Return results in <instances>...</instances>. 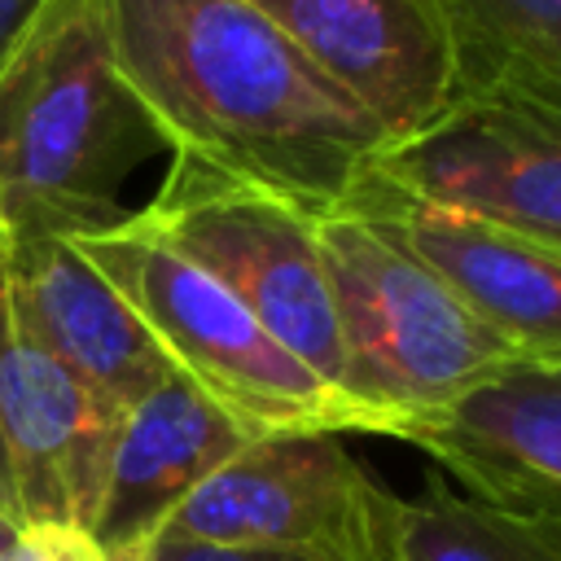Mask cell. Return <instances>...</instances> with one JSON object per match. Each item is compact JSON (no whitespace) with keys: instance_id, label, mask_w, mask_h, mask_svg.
Instances as JSON below:
<instances>
[{"instance_id":"3","label":"cell","mask_w":561,"mask_h":561,"mask_svg":"<svg viewBox=\"0 0 561 561\" xmlns=\"http://www.w3.org/2000/svg\"><path fill=\"white\" fill-rule=\"evenodd\" d=\"M311 228L346 351V394L377 416L381 438H399L491 377L530 364L364 219L329 210Z\"/></svg>"},{"instance_id":"4","label":"cell","mask_w":561,"mask_h":561,"mask_svg":"<svg viewBox=\"0 0 561 561\" xmlns=\"http://www.w3.org/2000/svg\"><path fill=\"white\" fill-rule=\"evenodd\" d=\"M167 153L118 75L105 0H83L0 136V219L92 232L118 224L127 175Z\"/></svg>"},{"instance_id":"15","label":"cell","mask_w":561,"mask_h":561,"mask_svg":"<svg viewBox=\"0 0 561 561\" xmlns=\"http://www.w3.org/2000/svg\"><path fill=\"white\" fill-rule=\"evenodd\" d=\"M373 561H561V543L522 517L456 495L443 473H430L412 500L381 486Z\"/></svg>"},{"instance_id":"8","label":"cell","mask_w":561,"mask_h":561,"mask_svg":"<svg viewBox=\"0 0 561 561\" xmlns=\"http://www.w3.org/2000/svg\"><path fill=\"white\" fill-rule=\"evenodd\" d=\"M425 263L482 324L530 364H561V250L456 206L425 202L377 167L337 206Z\"/></svg>"},{"instance_id":"18","label":"cell","mask_w":561,"mask_h":561,"mask_svg":"<svg viewBox=\"0 0 561 561\" xmlns=\"http://www.w3.org/2000/svg\"><path fill=\"white\" fill-rule=\"evenodd\" d=\"M9 561H105V552L75 526H22Z\"/></svg>"},{"instance_id":"17","label":"cell","mask_w":561,"mask_h":561,"mask_svg":"<svg viewBox=\"0 0 561 561\" xmlns=\"http://www.w3.org/2000/svg\"><path fill=\"white\" fill-rule=\"evenodd\" d=\"M149 561H373V557L333 552V548H219V543L153 535L149 539Z\"/></svg>"},{"instance_id":"20","label":"cell","mask_w":561,"mask_h":561,"mask_svg":"<svg viewBox=\"0 0 561 561\" xmlns=\"http://www.w3.org/2000/svg\"><path fill=\"white\" fill-rule=\"evenodd\" d=\"M18 535H22V526H18V522H9V517L0 513V561H9V552H13Z\"/></svg>"},{"instance_id":"6","label":"cell","mask_w":561,"mask_h":561,"mask_svg":"<svg viewBox=\"0 0 561 561\" xmlns=\"http://www.w3.org/2000/svg\"><path fill=\"white\" fill-rule=\"evenodd\" d=\"M381 482L342 434H263L224 460L158 535L219 548H333L373 557Z\"/></svg>"},{"instance_id":"21","label":"cell","mask_w":561,"mask_h":561,"mask_svg":"<svg viewBox=\"0 0 561 561\" xmlns=\"http://www.w3.org/2000/svg\"><path fill=\"white\" fill-rule=\"evenodd\" d=\"M105 561H149V543H136V548H114V552H105Z\"/></svg>"},{"instance_id":"2","label":"cell","mask_w":561,"mask_h":561,"mask_svg":"<svg viewBox=\"0 0 561 561\" xmlns=\"http://www.w3.org/2000/svg\"><path fill=\"white\" fill-rule=\"evenodd\" d=\"M79 254L127 298L171 368L250 434H381V425L298 364L206 267L184 259L131 210L70 232Z\"/></svg>"},{"instance_id":"11","label":"cell","mask_w":561,"mask_h":561,"mask_svg":"<svg viewBox=\"0 0 561 561\" xmlns=\"http://www.w3.org/2000/svg\"><path fill=\"white\" fill-rule=\"evenodd\" d=\"M0 289L22 337L123 412L175 373L140 316L79 254L70 232L0 219Z\"/></svg>"},{"instance_id":"16","label":"cell","mask_w":561,"mask_h":561,"mask_svg":"<svg viewBox=\"0 0 561 561\" xmlns=\"http://www.w3.org/2000/svg\"><path fill=\"white\" fill-rule=\"evenodd\" d=\"M83 0H0V136Z\"/></svg>"},{"instance_id":"19","label":"cell","mask_w":561,"mask_h":561,"mask_svg":"<svg viewBox=\"0 0 561 561\" xmlns=\"http://www.w3.org/2000/svg\"><path fill=\"white\" fill-rule=\"evenodd\" d=\"M0 513H4L9 522H18V526H22V517H18V495H13V478H9V460H4V447H0Z\"/></svg>"},{"instance_id":"9","label":"cell","mask_w":561,"mask_h":561,"mask_svg":"<svg viewBox=\"0 0 561 561\" xmlns=\"http://www.w3.org/2000/svg\"><path fill=\"white\" fill-rule=\"evenodd\" d=\"M333 79L390 145L460 101V70L434 0H250Z\"/></svg>"},{"instance_id":"13","label":"cell","mask_w":561,"mask_h":561,"mask_svg":"<svg viewBox=\"0 0 561 561\" xmlns=\"http://www.w3.org/2000/svg\"><path fill=\"white\" fill-rule=\"evenodd\" d=\"M250 438L219 403H210L188 377L171 373L140 403L123 412L118 443L92 539L101 552L149 543L167 517Z\"/></svg>"},{"instance_id":"1","label":"cell","mask_w":561,"mask_h":561,"mask_svg":"<svg viewBox=\"0 0 561 561\" xmlns=\"http://www.w3.org/2000/svg\"><path fill=\"white\" fill-rule=\"evenodd\" d=\"M123 83L167 153L329 215L386 131L250 0H105Z\"/></svg>"},{"instance_id":"7","label":"cell","mask_w":561,"mask_h":561,"mask_svg":"<svg viewBox=\"0 0 561 561\" xmlns=\"http://www.w3.org/2000/svg\"><path fill=\"white\" fill-rule=\"evenodd\" d=\"M399 188L561 250V110L522 96H460L373 162Z\"/></svg>"},{"instance_id":"5","label":"cell","mask_w":561,"mask_h":561,"mask_svg":"<svg viewBox=\"0 0 561 561\" xmlns=\"http://www.w3.org/2000/svg\"><path fill=\"white\" fill-rule=\"evenodd\" d=\"M131 219L206 267L298 364L346 394V351L316 250V215L197 158L171 153L162 184Z\"/></svg>"},{"instance_id":"14","label":"cell","mask_w":561,"mask_h":561,"mask_svg":"<svg viewBox=\"0 0 561 561\" xmlns=\"http://www.w3.org/2000/svg\"><path fill=\"white\" fill-rule=\"evenodd\" d=\"M460 96H522L561 110V0H434Z\"/></svg>"},{"instance_id":"12","label":"cell","mask_w":561,"mask_h":561,"mask_svg":"<svg viewBox=\"0 0 561 561\" xmlns=\"http://www.w3.org/2000/svg\"><path fill=\"white\" fill-rule=\"evenodd\" d=\"M469 500L522 517L561 543V364H517L460 403L408 425Z\"/></svg>"},{"instance_id":"10","label":"cell","mask_w":561,"mask_h":561,"mask_svg":"<svg viewBox=\"0 0 561 561\" xmlns=\"http://www.w3.org/2000/svg\"><path fill=\"white\" fill-rule=\"evenodd\" d=\"M123 408L13 324L0 289V447L22 526H96Z\"/></svg>"}]
</instances>
